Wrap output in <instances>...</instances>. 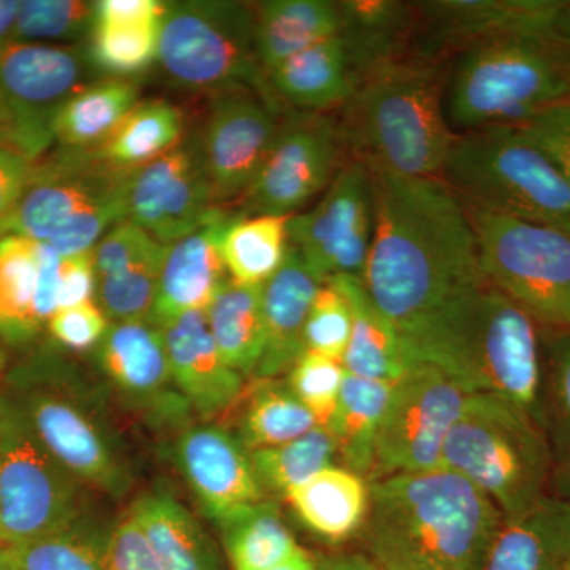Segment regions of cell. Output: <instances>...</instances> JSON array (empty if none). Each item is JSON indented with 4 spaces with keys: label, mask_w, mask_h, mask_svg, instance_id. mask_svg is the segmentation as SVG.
<instances>
[{
    "label": "cell",
    "mask_w": 570,
    "mask_h": 570,
    "mask_svg": "<svg viewBox=\"0 0 570 570\" xmlns=\"http://www.w3.org/2000/svg\"><path fill=\"white\" fill-rule=\"evenodd\" d=\"M266 570H318V564L303 547H299L287 560Z\"/></svg>",
    "instance_id": "obj_55"
},
{
    "label": "cell",
    "mask_w": 570,
    "mask_h": 570,
    "mask_svg": "<svg viewBox=\"0 0 570 570\" xmlns=\"http://www.w3.org/2000/svg\"><path fill=\"white\" fill-rule=\"evenodd\" d=\"M48 452L85 485L121 497L129 475L107 428L88 403L63 390H33L20 406Z\"/></svg>",
    "instance_id": "obj_19"
},
{
    "label": "cell",
    "mask_w": 570,
    "mask_h": 570,
    "mask_svg": "<svg viewBox=\"0 0 570 570\" xmlns=\"http://www.w3.org/2000/svg\"><path fill=\"white\" fill-rule=\"evenodd\" d=\"M253 11L255 51L265 75L344 29L343 7L332 0H266Z\"/></svg>",
    "instance_id": "obj_29"
},
{
    "label": "cell",
    "mask_w": 570,
    "mask_h": 570,
    "mask_svg": "<svg viewBox=\"0 0 570 570\" xmlns=\"http://www.w3.org/2000/svg\"><path fill=\"white\" fill-rule=\"evenodd\" d=\"M570 184V97L519 126Z\"/></svg>",
    "instance_id": "obj_47"
},
{
    "label": "cell",
    "mask_w": 570,
    "mask_h": 570,
    "mask_svg": "<svg viewBox=\"0 0 570 570\" xmlns=\"http://www.w3.org/2000/svg\"><path fill=\"white\" fill-rule=\"evenodd\" d=\"M232 217L219 209L193 234L167 245L149 316L156 324H167L189 311H205L228 279L220 238Z\"/></svg>",
    "instance_id": "obj_24"
},
{
    "label": "cell",
    "mask_w": 570,
    "mask_h": 570,
    "mask_svg": "<svg viewBox=\"0 0 570 570\" xmlns=\"http://www.w3.org/2000/svg\"><path fill=\"white\" fill-rule=\"evenodd\" d=\"M138 102L140 88L126 78L89 82L56 116L55 141L67 149L99 148Z\"/></svg>",
    "instance_id": "obj_35"
},
{
    "label": "cell",
    "mask_w": 570,
    "mask_h": 570,
    "mask_svg": "<svg viewBox=\"0 0 570 570\" xmlns=\"http://www.w3.org/2000/svg\"><path fill=\"white\" fill-rule=\"evenodd\" d=\"M132 170L105 163L94 149L61 148L33 164L20 204L0 224V236L45 243L61 257L94 249L127 219Z\"/></svg>",
    "instance_id": "obj_7"
},
{
    "label": "cell",
    "mask_w": 570,
    "mask_h": 570,
    "mask_svg": "<svg viewBox=\"0 0 570 570\" xmlns=\"http://www.w3.org/2000/svg\"><path fill=\"white\" fill-rule=\"evenodd\" d=\"M7 365V354L3 352V348H0V377H2L3 370H6Z\"/></svg>",
    "instance_id": "obj_58"
},
{
    "label": "cell",
    "mask_w": 570,
    "mask_h": 570,
    "mask_svg": "<svg viewBox=\"0 0 570 570\" xmlns=\"http://www.w3.org/2000/svg\"><path fill=\"white\" fill-rule=\"evenodd\" d=\"M479 570H570V491L504 521Z\"/></svg>",
    "instance_id": "obj_26"
},
{
    "label": "cell",
    "mask_w": 570,
    "mask_h": 570,
    "mask_svg": "<svg viewBox=\"0 0 570 570\" xmlns=\"http://www.w3.org/2000/svg\"><path fill=\"white\" fill-rule=\"evenodd\" d=\"M328 283L340 288L351 307V340L341 362L344 371L352 376L395 384L409 367L395 325L358 277H335Z\"/></svg>",
    "instance_id": "obj_31"
},
{
    "label": "cell",
    "mask_w": 570,
    "mask_h": 570,
    "mask_svg": "<svg viewBox=\"0 0 570 570\" xmlns=\"http://www.w3.org/2000/svg\"><path fill=\"white\" fill-rule=\"evenodd\" d=\"M164 2L160 0H102L94 2L89 36L91 66L110 78L142 73L157 62Z\"/></svg>",
    "instance_id": "obj_25"
},
{
    "label": "cell",
    "mask_w": 570,
    "mask_h": 570,
    "mask_svg": "<svg viewBox=\"0 0 570 570\" xmlns=\"http://www.w3.org/2000/svg\"><path fill=\"white\" fill-rule=\"evenodd\" d=\"M466 208L485 279L542 328L570 332V234Z\"/></svg>",
    "instance_id": "obj_10"
},
{
    "label": "cell",
    "mask_w": 570,
    "mask_h": 570,
    "mask_svg": "<svg viewBox=\"0 0 570 570\" xmlns=\"http://www.w3.org/2000/svg\"><path fill=\"white\" fill-rule=\"evenodd\" d=\"M542 428L570 491V332L543 328Z\"/></svg>",
    "instance_id": "obj_43"
},
{
    "label": "cell",
    "mask_w": 570,
    "mask_h": 570,
    "mask_svg": "<svg viewBox=\"0 0 570 570\" xmlns=\"http://www.w3.org/2000/svg\"><path fill=\"white\" fill-rule=\"evenodd\" d=\"M370 174L376 230L362 281L395 325L406 356L456 303L489 281L466 204L441 176Z\"/></svg>",
    "instance_id": "obj_1"
},
{
    "label": "cell",
    "mask_w": 570,
    "mask_h": 570,
    "mask_svg": "<svg viewBox=\"0 0 570 570\" xmlns=\"http://www.w3.org/2000/svg\"><path fill=\"white\" fill-rule=\"evenodd\" d=\"M384 55L348 29L321 41L277 66L266 75L269 89L281 105L296 111L325 112L343 108L371 67Z\"/></svg>",
    "instance_id": "obj_20"
},
{
    "label": "cell",
    "mask_w": 570,
    "mask_h": 570,
    "mask_svg": "<svg viewBox=\"0 0 570 570\" xmlns=\"http://www.w3.org/2000/svg\"><path fill=\"white\" fill-rule=\"evenodd\" d=\"M0 148H11V121L9 108L0 94Z\"/></svg>",
    "instance_id": "obj_56"
},
{
    "label": "cell",
    "mask_w": 570,
    "mask_h": 570,
    "mask_svg": "<svg viewBox=\"0 0 570 570\" xmlns=\"http://www.w3.org/2000/svg\"><path fill=\"white\" fill-rule=\"evenodd\" d=\"M562 50H564V48H562ZM566 51V56H568V61H569V66H570V51L568 50H564Z\"/></svg>",
    "instance_id": "obj_59"
},
{
    "label": "cell",
    "mask_w": 570,
    "mask_h": 570,
    "mask_svg": "<svg viewBox=\"0 0 570 570\" xmlns=\"http://www.w3.org/2000/svg\"><path fill=\"white\" fill-rule=\"evenodd\" d=\"M351 332V307L346 298L335 284H322L311 303L306 318V351L316 352L341 363L347 351Z\"/></svg>",
    "instance_id": "obj_46"
},
{
    "label": "cell",
    "mask_w": 570,
    "mask_h": 570,
    "mask_svg": "<svg viewBox=\"0 0 570 570\" xmlns=\"http://www.w3.org/2000/svg\"><path fill=\"white\" fill-rule=\"evenodd\" d=\"M81 485L41 444L22 409L0 401V546L43 538L80 519Z\"/></svg>",
    "instance_id": "obj_11"
},
{
    "label": "cell",
    "mask_w": 570,
    "mask_h": 570,
    "mask_svg": "<svg viewBox=\"0 0 570 570\" xmlns=\"http://www.w3.org/2000/svg\"><path fill=\"white\" fill-rule=\"evenodd\" d=\"M249 453L264 493L285 498L306 480L333 466L337 445L326 428L316 426L294 441Z\"/></svg>",
    "instance_id": "obj_42"
},
{
    "label": "cell",
    "mask_w": 570,
    "mask_h": 570,
    "mask_svg": "<svg viewBox=\"0 0 570 570\" xmlns=\"http://www.w3.org/2000/svg\"><path fill=\"white\" fill-rule=\"evenodd\" d=\"M547 39L570 51V0H561L560 9L550 22Z\"/></svg>",
    "instance_id": "obj_53"
},
{
    "label": "cell",
    "mask_w": 570,
    "mask_h": 570,
    "mask_svg": "<svg viewBox=\"0 0 570 570\" xmlns=\"http://www.w3.org/2000/svg\"><path fill=\"white\" fill-rule=\"evenodd\" d=\"M374 230L373 176L351 159L311 212L288 219V243L322 284L343 276L363 279Z\"/></svg>",
    "instance_id": "obj_13"
},
{
    "label": "cell",
    "mask_w": 570,
    "mask_h": 570,
    "mask_svg": "<svg viewBox=\"0 0 570 570\" xmlns=\"http://www.w3.org/2000/svg\"><path fill=\"white\" fill-rule=\"evenodd\" d=\"M176 459L195 497L214 521L264 499L250 453L224 428H190L179 438Z\"/></svg>",
    "instance_id": "obj_21"
},
{
    "label": "cell",
    "mask_w": 570,
    "mask_h": 570,
    "mask_svg": "<svg viewBox=\"0 0 570 570\" xmlns=\"http://www.w3.org/2000/svg\"><path fill=\"white\" fill-rule=\"evenodd\" d=\"M33 160L10 148H0V224L20 204L31 181Z\"/></svg>",
    "instance_id": "obj_51"
},
{
    "label": "cell",
    "mask_w": 570,
    "mask_h": 570,
    "mask_svg": "<svg viewBox=\"0 0 570 570\" xmlns=\"http://www.w3.org/2000/svg\"><path fill=\"white\" fill-rule=\"evenodd\" d=\"M253 387L239 420L238 439L247 452L294 441L318 426L287 382L257 379Z\"/></svg>",
    "instance_id": "obj_41"
},
{
    "label": "cell",
    "mask_w": 570,
    "mask_h": 570,
    "mask_svg": "<svg viewBox=\"0 0 570 570\" xmlns=\"http://www.w3.org/2000/svg\"><path fill=\"white\" fill-rule=\"evenodd\" d=\"M94 2L24 0L18 14L14 43H80L91 36Z\"/></svg>",
    "instance_id": "obj_44"
},
{
    "label": "cell",
    "mask_w": 570,
    "mask_h": 570,
    "mask_svg": "<svg viewBox=\"0 0 570 570\" xmlns=\"http://www.w3.org/2000/svg\"><path fill=\"white\" fill-rule=\"evenodd\" d=\"M303 524L328 542H344L363 530L370 512V480L351 469L330 466L285 497Z\"/></svg>",
    "instance_id": "obj_30"
},
{
    "label": "cell",
    "mask_w": 570,
    "mask_h": 570,
    "mask_svg": "<svg viewBox=\"0 0 570 570\" xmlns=\"http://www.w3.org/2000/svg\"><path fill=\"white\" fill-rule=\"evenodd\" d=\"M321 285L294 247H288L284 265L264 284L265 351L255 377L283 376L306 351V318Z\"/></svg>",
    "instance_id": "obj_27"
},
{
    "label": "cell",
    "mask_w": 570,
    "mask_h": 570,
    "mask_svg": "<svg viewBox=\"0 0 570 570\" xmlns=\"http://www.w3.org/2000/svg\"><path fill=\"white\" fill-rule=\"evenodd\" d=\"M130 515L164 570H220L212 539L171 494H142Z\"/></svg>",
    "instance_id": "obj_32"
},
{
    "label": "cell",
    "mask_w": 570,
    "mask_h": 570,
    "mask_svg": "<svg viewBox=\"0 0 570 570\" xmlns=\"http://www.w3.org/2000/svg\"><path fill=\"white\" fill-rule=\"evenodd\" d=\"M47 325L51 336L70 351L99 346L110 328L107 314L94 302L56 311Z\"/></svg>",
    "instance_id": "obj_48"
},
{
    "label": "cell",
    "mask_w": 570,
    "mask_h": 570,
    "mask_svg": "<svg viewBox=\"0 0 570 570\" xmlns=\"http://www.w3.org/2000/svg\"><path fill=\"white\" fill-rule=\"evenodd\" d=\"M39 287L40 243L24 236H0V337L24 343L40 332Z\"/></svg>",
    "instance_id": "obj_39"
},
{
    "label": "cell",
    "mask_w": 570,
    "mask_h": 570,
    "mask_svg": "<svg viewBox=\"0 0 570 570\" xmlns=\"http://www.w3.org/2000/svg\"><path fill=\"white\" fill-rule=\"evenodd\" d=\"M111 531L85 513L63 530L2 549L20 570H105Z\"/></svg>",
    "instance_id": "obj_40"
},
{
    "label": "cell",
    "mask_w": 570,
    "mask_h": 570,
    "mask_svg": "<svg viewBox=\"0 0 570 570\" xmlns=\"http://www.w3.org/2000/svg\"><path fill=\"white\" fill-rule=\"evenodd\" d=\"M279 127L276 105L257 92L217 94L197 142L216 205L245 197Z\"/></svg>",
    "instance_id": "obj_17"
},
{
    "label": "cell",
    "mask_w": 570,
    "mask_h": 570,
    "mask_svg": "<svg viewBox=\"0 0 570 570\" xmlns=\"http://www.w3.org/2000/svg\"><path fill=\"white\" fill-rule=\"evenodd\" d=\"M561 0H431L414 2L409 48L444 63L487 41L546 36Z\"/></svg>",
    "instance_id": "obj_16"
},
{
    "label": "cell",
    "mask_w": 570,
    "mask_h": 570,
    "mask_svg": "<svg viewBox=\"0 0 570 570\" xmlns=\"http://www.w3.org/2000/svg\"><path fill=\"white\" fill-rule=\"evenodd\" d=\"M184 116L176 105L163 99L142 100L94 149L105 163L135 170L159 159L183 142Z\"/></svg>",
    "instance_id": "obj_36"
},
{
    "label": "cell",
    "mask_w": 570,
    "mask_h": 570,
    "mask_svg": "<svg viewBox=\"0 0 570 570\" xmlns=\"http://www.w3.org/2000/svg\"><path fill=\"white\" fill-rule=\"evenodd\" d=\"M445 82L444 63L411 50L371 67L337 118L351 159L381 174L441 176L456 137Z\"/></svg>",
    "instance_id": "obj_3"
},
{
    "label": "cell",
    "mask_w": 570,
    "mask_h": 570,
    "mask_svg": "<svg viewBox=\"0 0 570 570\" xmlns=\"http://www.w3.org/2000/svg\"><path fill=\"white\" fill-rule=\"evenodd\" d=\"M20 9L21 2L18 0H0V52L14 43Z\"/></svg>",
    "instance_id": "obj_52"
},
{
    "label": "cell",
    "mask_w": 570,
    "mask_h": 570,
    "mask_svg": "<svg viewBox=\"0 0 570 570\" xmlns=\"http://www.w3.org/2000/svg\"><path fill=\"white\" fill-rule=\"evenodd\" d=\"M468 392L441 367L412 363L395 382L376 442L370 482L442 466V450Z\"/></svg>",
    "instance_id": "obj_12"
},
{
    "label": "cell",
    "mask_w": 570,
    "mask_h": 570,
    "mask_svg": "<svg viewBox=\"0 0 570 570\" xmlns=\"http://www.w3.org/2000/svg\"><path fill=\"white\" fill-rule=\"evenodd\" d=\"M160 326L174 384L198 414L214 417L238 401L245 376L224 362L205 311H189Z\"/></svg>",
    "instance_id": "obj_23"
},
{
    "label": "cell",
    "mask_w": 570,
    "mask_h": 570,
    "mask_svg": "<svg viewBox=\"0 0 570 570\" xmlns=\"http://www.w3.org/2000/svg\"><path fill=\"white\" fill-rule=\"evenodd\" d=\"M287 384L302 401L317 425L326 428L335 412L346 371L335 360L305 351L288 370Z\"/></svg>",
    "instance_id": "obj_45"
},
{
    "label": "cell",
    "mask_w": 570,
    "mask_h": 570,
    "mask_svg": "<svg viewBox=\"0 0 570 570\" xmlns=\"http://www.w3.org/2000/svg\"><path fill=\"white\" fill-rule=\"evenodd\" d=\"M96 288L94 249L62 257L61 273H59L58 311L92 302Z\"/></svg>",
    "instance_id": "obj_50"
},
{
    "label": "cell",
    "mask_w": 570,
    "mask_h": 570,
    "mask_svg": "<svg viewBox=\"0 0 570 570\" xmlns=\"http://www.w3.org/2000/svg\"><path fill=\"white\" fill-rule=\"evenodd\" d=\"M393 385L346 373L333 417L326 430L333 434L343 468L370 479L374 452Z\"/></svg>",
    "instance_id": "obj_34"
},
{
    "label": "cell",
    "mask_w": 570,
    "mask_h": 570,
    "mask_svg": "<svg viewBox=\"0 0 570 570\" xmlns=\"http://www.w3.org/2000/svg\"><path fill=\"white\" fill-rule=\"evenodd\" d=\"M219 209L197 142H181L130 174L127 219L163 245L193 234Z\"/></svg>",
    "instance_id": "obj_18"
},
{
    "label": "cell",
    "mask_w": 570,
    "mask_h": 570,
    "mask_svg": "<svg viewBox=\"0 0 570 570\" xmlns=\"http://www.w3.org/2000/svg\"><path fill=\"white\" fill-rule=\"evenodd\" d=\"M0 570H20L10 561V558L7 557L2 546H0Z\"/></svg>",
    "instance_id": "obj_57"
},
{
    "label": "cell",
    "mask_w": 570,
    "mask_h": 570,
    "mask_svg": "<svg viewBox=\"0 0 570 570\" xmlns=\"http://www.w3.org/2000/svg\"><path fill=\"white\" fill-rule=\"evenodd\" d=\"M205 314L224 362L242 376L255 374L265 351L264 285L227 279Z\"/></svg>",
    "instance_id": "obj_33"
},
{
    "label": "cell",
    "mask_w": 570,
    "mask_h": 570,
    "mask_svg": "<svg viewBox=\"0 0 570 570\" xmlns=\"http://www.w3.org/2000/svg\"><path fill=\"white\" fill-rule=\"evenodd\" d=\"M288 219L281 216L232 217L220 238L228 279L242 285H264L287 257Z\"/></svg>",
    "instance_id": "obj_38"
},
{
    "label": "cell",
    "mask_w": 570,
    "mask_h": 570,
    "mask_svg": "<svg viewBox=\"0 0 570 570\" xmlns=\"http://www.w3.org/2000/svg\"><path fill=\"white\" fill-rule=\"evenodd\" d=\"M442 466L482 491L504 521L520 519L551 493L557 466L549 438L523 409L471 393L450 431Z\"/></svg>",
    "instance_id": "obj_6"
},
{
    "label": "cell",
    "mask_w": 570,
    "mask_h": 570,
    "mask_svg": "<svg viewBox=\"0 0 570 570\" xmlns=\"http://www.w3.org/2000/svg\"><path fill=\"white\" fill-rule=\"evenodd\" d=\"M167 245L126 219L94 247L99 306L115 322L151 316Z\"/></svg>",
    "instance_id": "obj_22"
},
{
    "label": "cell",
    "mask_w": 570,
    "mask_h": 570,
    "mask_svg": "<svg viewBox=\"0 0 570 570\" xmlns=\"http://www.w3.org/2000/svg\"><path fill=\"white\" fill-rule=\"evenodd\" d=\"M88 52L73 45L11 43L0 52V94L9 108L11 148L28 159L47 156L63 104L88 86Z\"/></svg>",
    "instance_id": "obj_14"
},
{
    "label": "cell",
    "mask_w": 570,
    "mask_h": 570,
    "mask_svg": "<svg viewBox=\"0 0 570 570\" xmlns=\"http://www.w3.org/2000/svg\"><path fill=\"white\" fill-rule=\"evenodd\" d=\"M97 363L115 387L135 400L163 396L174 382L163 326L151 317L110 325L97 346Z\"/></svg>",
    "instance_id": "obj_28"
},
{
    "label": "cell",
    "mask_w": 570,
    "mask_h": 570,
    "mask_svg": "<svg viewBox=\"0 0 570 570\" xmlns=\"http://www.w3.org/2000/svg\"><path fill=\"white\" fill-rule=\"evenodd\" d=\"M216 523L232 570H266L299 549L279 508L265 499L236 509Z\"/></svg>",
    "instance_id": "obj_37"
},
{
    "label": "cell",
    "mask_w": 570,
    "mask_h": 570,
    "mask_svg": "<svg viewBox=\"0 0 570 570\" xmlns=\"http://www.w3.org/2000/svg\"><path fill=\"white\" fill-rule=\"evenodd\" d=\"M570 97V66L546 36L487 41L453 59L445 115L453 132L519 127Z\"/></svg>",
    "instance_id": "obj_5"
},
{
    "label": "cell",
    "mask_w": 570,
    "mask_h": 570,
    "mask_svg": "<svg viewBox=\"0 0 570 570\" xmlns=\"http://www.w3.org/2000/svg\"><path fill=\"white\" fill-rule=\"evenodd\" d=\"M318 570H381L374 564L371 558L363 554L351 553L340 554V557L330 558L318 566Z\"/></svg>",
    "instance_id": "obj_54"
},
{
    "label": "cell",
    "mask_w": 570,
    "mask_h": 570,
    "mask_svg": "<svg viewBox=\"0 0 570 570\" xmlns=\"http://www.w3.org/2000/svg\"><path fill=\"white\" fill-rule=\"evenodd\" d=\"M157 62L176 86L217 94L249 89L276 107L258 63L253 7L232 0L164 2Z\"/></svg>",
    "instance_id": "obj_9"
},
{
    "label": "cell",
    "mask_w": 570,
    "mask_h": 570,
    "mask_svg": "<svg viewBox=\"0 0 570 570\" xmlns=\"http://www.w3.org/2000/svg\"><path fill=\"white\" fill-rule=\"evenodd\" d=\"M105 570H164L130 513L112 528Z\"/></svg>",
    "instance_id": "obj_49"
},
{
    "label": "cell",
    "mask_w": 570,
    "mask_h": 570,
    "mask_svg": "<svg viewBox=\"0 0 570 570\" xmlns=\"http://www.w3.org/2000/svg\"><path fill=\"white\" fill-rule=\"evenodd\" d=\"M406 360L441 367L468 392L502 397L542 426L543 328L490 283L456 303Z\"/></svg>",
    "instance_id": "obj_4"
},
{
    "label": "cell",
    "mask_w": 570,
    "mask_h": 570,
    "mask_svg": "<svg viewBox=\"0 0 570 570\" xmlns=\"http://www.w3.org/2000/svg\"><path fill=\"white\" fill-rule=\"evenodd\" d=\"M441 178L464 204L570 234V184L519 127L456 134Z\"/></svg>",
    "instance_id": "obj_8"
},
{
    "label": "cell",
    "mask_w": 570,
    "mask_h": 570,
    "mask_svg": "<svg viewBox=\"0 0 570 570\" xmlns=\"http://www.w3.org/2000/svg\"><path fill=\"white\" fill-rule=\"evenodd\" d=\"M346 149L340 121L325 112H296L276 140L245 197L246 216L292 217L326 190Z\"/></svg>",
    "instance_id": "obj_15"
},
{
    "label": "cell",
    "mask_w": 570,
    "mask_h": 570,
    "mask_svg": "<svg viewBox=\"0 0 570 570\" xmlns=\"http://www.w3.org/2000/svg\"><path fill=\"white\" fill-rule=\"evenodd\" d=\"M370 485L363 532L381 570H479L504 523L482 491L444 466Z\"/></svg>",
    "instance_id": "obj_2"
}]
</instances>
